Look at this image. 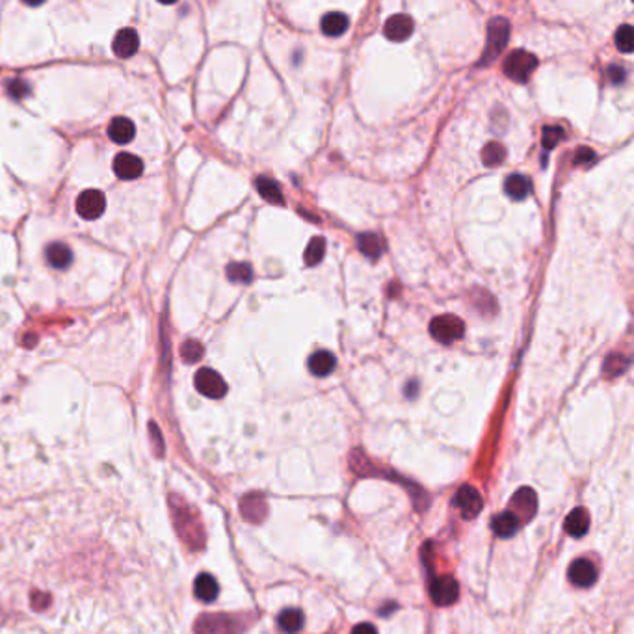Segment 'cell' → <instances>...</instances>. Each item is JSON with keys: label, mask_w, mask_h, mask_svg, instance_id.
Instances as JSON below:
<instances>
[{"label": "cell", "mask_w": 634, "mask_h": 634, "mask_svg": "<svg viewBox=\"0 0 634 634\" xmlns=\"http://www.w3.org/2000/svg\"><path fill=\"white\" fill-rule=\"evenodd\" d=\"M593 160H596V153H593L591 149H588V147H581V151H579V155H576L575 162L576 164H591Z\"/></svg>", "instance_id": "37"}, {"label": "cell", "mask_w": 634, "mask_h": 634, "mask_svg": "<svg viewBox=\"0 0 634 634\" xmlns=\"http://www.w3.org/2000/svg\"><path fill=\"white\" fill-rule=\"evenodd\" d=\"M107 208V198L99 190H84L77 198V213L84 220H97Z\"/></svg>", "instance_id": "8"}, {"label": "cell", "mask_w": 634, "mask_h": 634, "mask_svg": "<svg viewBox=\"0 0 634 634\" xmlns=\"http://www.w3.org/2000/svg\"><path fill=\"white\" fill-rule=\"evenodd\" d=\"M562 136H564V132H562L560 127H557V125L545 127V129H543V136H542L543 149H547V151L554 149V146H557L558 141L562 140Z\"/></svg>", "instance_id": "33"}, {"label": "cell", "mask_w": 634, "mask_h": 634, "mask_svg": "<svg viewBox=\"0 0 634 634\" xmlns=\"http://www.w3.org/2000/svg\"><path fill=\"white\" fill-rule=\"evenodd\" d=\"M606 75H608V78L614 84H621L625 80V69L621 65H610Z\"/></svg>", "instance_id": "36"}, {"label": "cell", "mask_w": 634, "mask_h": 634, "mask_svg": "<svg viewBox=\"0 0 634 634\" xmlns=\"http://www.w3.org/2000/svg\"><path fill=\"white\" fill-rule=\"evenodd\" d=\"M352 634H378V630H376V627H374V625L361 623V625H358V627H354Z\"/></svg>", "instance_id": "38"}, {"label": "cell", "mask_w": 634, "mask_h": 634, "mask_svg": "<svg viewBox=\"0 0 634 634\" xmlns=\"http://www.w3.org/2000/svg\"><path fill=\"white\" fill-rule=\"evenodd\" d=\"M348 17L340 11H330V14H326L320 21V28L324 32L326 36H330V38H337V36H343L346 30H348Z\"/></svg>", "instance_id": "19"}, {"label": "cell", "mask_w": 634, "mask_h": 634, "mask_svg": "<svg viewBox=\"0 0 634 634\" xmlns=\"http://www.w3.org/2000/svg\"><path fill=\"white\" fill-rule=\"evenodd\" d=\"M194 385L203 397L214 398V400H218V398H223L227 394V383L213 368H199L198 372H195Z\"/></svg>", "instance_id": "6"}, {"label": "cell", "mask_w": 634, "mask_h": 634, "mask_svg": "<svg viewBox=\"0 0 634 634\" xmlns=\"http://www.w3.org/2000/svg\"><path fill=\"white\" fill-rule=\"evenodd\" d=\"M28 90L30 87L25 80H14V82L10 84V95L15 99L25 97L26 93H28Z\"/></svg>", "instance_id": "35"}, {"label": "cell", "mask_w": 634, "mask_h": 634, "mask_svg": "<svg viewBox=\"0 0 634 634\" xmlns=\"http://www.w3.org/2000/svg\"><path fill=\"white\" fill-rule=\"evenodd\" d=\"M277 627L285 634H294L303 627V612L298 608H286L277 616Z\"/></svg>", "instance_id": "25"}, {"label": "cell", "mask_w": 634, "mask_h": 634, "mask_svg": "<svg viewBox=\"0 0 634 634\" xmlns=\"http://www.w3.org/2000/svg\"><path fill=\"white\" fill-rule=\"evenodd\" d=\"M194 593L199 601L203 603H213L220 593V586L213 575L201 573L194 582Z\"/></svg>", "instance_id": "18"}, {"label": "cell", "mask_w": 634, "mask_h": 634, "mask_svg": "<svg viewBox=\"0 0 634 634\" xmlns=\"http://www.w3.org/2000/svg\"><path fill=\"white\" fill-rule=\"evenodd\" d=\"M510 506L515 508V515H517L519 521H521V519H523V521H528V519L534 517V513H536L537 508L536 493H534L530 488H521L517 493L513 495Z\"/></svg>", "instance_id": "13"}, {"label": "cell", "mask_w": 634, "mask_h": 634, "mask_svg": "<svg viewBox=\"0 0 634 634\" xmlns=\"http://www.w3.org/2000/svg\"><path fill=\"white\" fill-rule=\"evenodd\" d=\"M181 358H183L184 363H198L199 359L203 358V346L198 340L188 339L181 346Z\"/></svg>", "instance_id": "30"}, {"label": "cell", "mask_w": 634, "mask_h": 634, "mask_svg": "<svg viewBox=\"0 0 634 634\" xmlns=\"http://www.w3.org/2000/svg\"><path fill=\"white\" fill-rule=\"evenodd\" d=\"M149 430L153 431V434H155V443H156V454H162V441H160V434H158V430H156V426L155 424H151L149 426Z\"/></svg>", "instance_id": "39"}, {"label": "cell", "mask_w": 634, "mask_h": 634, "mask_svg": "<svg viewBox=\"0 0 634 634\" xmlns=\"http://www.w3.org/2000/svg\"><path fill=\"white\" fill-rule=\"evenodd\" d=\"M431 337L441 344H451L454 340L461 339L465 333L463 320L454 315L436 316L430 324Z\"/></svg>", "instance_id": "5"}, {"label": "cell", "mask_w": 634, "mask_h": 634, "mask_svg": "<svg viewBox=\"0 0 634 634\" xmlns=\"http://www.w3.org/2000/svg\"><path fill=\"white\" fill-rule=\"evenodd\" d=\"M569 581L579 588H590L597 581V569L588 558H579L569 566Z\"/></svg>", "instance_id": "10"}, {"label": "cell", "mask_w": 634, "mask_h": 634, "mask_svg": "<svg viewBox=\"0 0 634 634\" xmlns=\"http://www.w3.org/2000/svg\"><path fill=\"white\" fill-rule=\"evenodd\" d=\"M519 521L517 515L513 512H504L499 513L497 517L491 521V528H493V532L500 537H512L513 534L519 530Z\"/></svg>", "instance_id": "23"}, {"label": "cell", "mask_w": 634, "mask_h": 634, "mask_svg": "<svg viewBox=\"0 0 634 634\" xmlns=\"http://www.w3.org/2000/svg\"><path fill=\"white\" fill-rule=\"evenodd\" d=\"M30 601H32V606H34L36 610H45L47 606H49L50 597L47 596V593H43V591L34 590L32 593H30Z\"/></svg>", "instance_id": "34"}, {"label": "cell", "mask_w": 634, "mask_h": 634, "mask_svg": "<svg viewBox=\"0 0 634 634\" xmlns=\"http://www.w3.org/2000/svg\"><path fill=\"white\" fill-rule=\"evenodd\" d=\"M170 510L175 530L184 542V545L192 549V551L203 549L207 536H205V528L198 510L192 508L179 495H170Z\"/></svg>", "instance_id": "1"}, {"label": "cell", "mask_w": 634, "mask_h": 634, "mask_svg": "<svg viewBox=\"0 0 634 634\" xmlns=\"http://www.w3.org/2000/svg\"><path fill=\"white\" fill-rule=\"evenodd\" d=\"M454 506H458L463 512L465 519H475L484 508V500H482V495L478 493L476 488L461 485L458 489V493L454 495Z\"/></svg>", "instance_id": "9"}, {"label": "cell", "mask_w": 634, "mask_h": 634, "mask_svg": "<svg viewBox=\"0 0 634 634\" xmlns=\"http://www.w3.org/2000/svg\"><path fill=\"white\" fill-rule=\"evenodd\" d=\"M536 68H537L536 56H534L532 53H528V50L519 49L510 53L508 58L504 60L503 71L510 80H513V82L525 84L528 78H530V75L536 71Z\"/></svg>", "instance_id": "4"}, {"label": "cell", "mask_w": 634, "mask_h": 634, "mask_svg": "<svg viewBox=\"0 0 634 634\" xmlns=\"http://www.w3.org/2000/svg\"><path fill=\"white\" fill-rule=\"evenodd\" d=\"M504 160H506V149L500 146L499 141H489V144H485V147L482 149V162L488 168H495V166L503 164Z\"/></svg>", "instance_id": "28"}, {"label": "cell", "mask_w": 634, "mask_h": 634, "mask_svg": "<svg viewBox=\"0 0 634 634\" xmlns=\"http://www.w3.org/2000/svg\"><path fill=\"white\" fill-rule=\"evenodd\" d=\"M240 510H242V515L247 521H253V523H259L262 517H264V512H267V506H264V499L261 495L252 493L244 497L242 504H240Z\"/></svg>", "instance_id": "24"}, {"label": "cell", "mask_w": 634, "mask_h": 634, "mask_svg": "<svg viewBox=\"0 0 634 634\" xmlns=\"http://www.w3.org/2000/svg\"><path fill=\"white\" fill-rule=\"evenodd\" d=\"M114 173L123 181L138 179L144 173V162L131 153H119L114 158Z\"/></svg>", "instance_id": "11"}, {"label": "cell", "mask_w": 634, "mask_h": 634, "mask_svg": "<svg viewBox=\"0 0 634 634\" xmlns=\"http://www.w3.org/2000/svg\"><path fill=\"white\" fill-rule=\"evenodd\" d=\"M324 253H326V238L322 237H315L311 238V242L307 244L305 247V264L307 267H316L322 259H324Z\"/></svg>", "instance_id": "27"}, {"label": "cell", "mask_w": 634, "mask_h": 634, "mask_svg": "<svg viewBox=\"0 0 634 634\" xmlns=\"http://www.w3.org/2000/svg\"><path fill=\"white\" fill-rule=\"evenodd\" d=\"M358 247L365 257L376 261L383 253V249H385V242H383V238L380 235H376V232H363L358 238Z\"/></svg>", "instance_id": "22"}, {"label": "cell", "mask_w": 634, "mask_h": 634, "mask_svg": "<svg viewBox=\"0 0 634 634\" xmlns=\"http://www.w3.org/2000/svg\"><path fill=\"white\" fill-rule=\"evenodd\" d=\"M45 259L56 270H65L73 262V252H71V247L68 244L53 242L45 249Z\"/></svg>", "instance_id": "15"}, {"label": "cell", "mask_w": 634, "mask_h": 634, "mask_svg": "<svg viewBox=\"0 0 634 634\" xmlns=\"http://www.w3.org/2000/svg\"><path fill=\"white\" fill-rule=\"evenodd\" d=\"M413 26L415 25H413V19L409 15H392L391 19L385 23L383 34H385L387 39H391V41H406L413 34Z\"/></svg>", "instance_id": "14"}, {"label": "cell", "mask_w": 634, "mask_h": 634, "mask_svg": "<svg viewBox=\"0 0 634 634\" xmlns=\"http://www.w3.org/2000/svg\"><path fill=\"white\" fill-rule=\"evenodd\" d=\"M227 277L232 283H242L247 285L253 279V270L247 262H231L227 267Z\"/></svg>", "instance_id": "29"}, {"label": "cell", "mask_w": 634, "mask_h": 634, "mask_svg": "<svg viewBox=\"0 0 634 634\" xmlns=\"http://www.w3.org/2000/svg\"><path fill=\"white\" fill-rule=\"evenodd\" d=\"M257 190H259L261 198L267 199L268 203H274V205L285 203L283 194H281L279 184L274 183L272 179H267V177H259V179H257Z\"/></svg>", "instance_id": "26"}, {"label": "cell", "mask_w": 634, "mask_h": 634, "mask_svg": "<svg viewBox=\"0 0 634 634\" xmlns=\"http://www.w3.org/2000/svg\"><path fill=\"white\" fill-rule=\"evenodd\" d=\"M335 365H337V359L331 354L330 350H318L309 358V370L313 376L316 378H324V376H330L333 372Z\"/></svg>", "instance_id": "17"}, {"label": "cell", "mask_w": 634, "mask_h": 634, "mask_svg": "<svg viewBox=\"0 0 634 634\" xmlns=\"http://www.w3.org/2000/svg\"><path fill=\"white\" fill-rule=\"evenodd\" d=\"M590 528V513L584 508H575L566 519V532L573 537L586 536Z\"/></svg>", "instance_id": "21"}, {"label": "cell", "mask_w": 634, "mask_h": 634, "mask_svg": "<svg viewBox=\"0 0 634 634\" xmlns=\"http://www.w3.org/2000/svg\"><path fill=\"white\" fill-rule=\"evenodd\" d=\"M629 367V359H625L623 355H618V354H612L608 359L605 361V374L608 378H614V376H620V374L625 372V368Z\"/></svg>", "instance_id": "31"}, {"label": "cell", "mask_w": 634, "mask_h": 634, "mask_svg": "<svg viewBox=\"0 0 634 634\" xmlns=\"http://www.w3.org/2000/svg\"><path fill=\"white\" fill-rule=\"evenodd\" d=\"M246 614H203L194 623L195 634H242L252 620Z\"/></svg>", "instance_id": "2"}, {"label": "cell", "mask_w": 634, "mask_h": 634, "mask_svg": "<svg viewBox=\"0 0 634 634\" xmlns=\"http://www.w3.org/2000/svg\"><path fill=\"white\" fill-rule=\"evenodd\" d=\"M530 190H532V184L521 173L510 175L504 183V192L508 194L510 199H515V201L527 199L530 195Z\"/></svg>", "instance_id": "20"}, {"label": "cell", "mask_w": 634, "mask_h": 634, "mask_svg": "<svg viewBox=\"0 0 634 634\" xmlns=\"http://www.w3.org/2000/svg\"><path fill=\"white\" fill-rule=\"evenodd\" d=\"M136 127L131 119L127 117H114L108 125V136H110L112 141H116L119 146H125V144H131L134 140Z\"/></svg>", "instance_id": "16"}, {"label": "cell", "mask_w": 634, "mask_h": 634, "mask_svg": "<svg viewBox=\"0 0 634 634\" xmlns=\"http://www.w3.org/2000/svg\"><path fill=\"white\" fill-rule=\"evenodd\" d=\"M430 597L437 606L454 605L460 597V584L451 575L437 576L430 584Z\"/></svg>", "instance_id": "7"}, {"label": "cell", "mask_w": 634, "mask_h": 634, "mask_svg": "<svg viewBox=\"0 0 634 634\" xmlns=\"http://www.w3.org/2000/svg\"><path fill=\"white\" fill-rule=\"evenodd\" d=\"M114 54L119 58H131L140 49V38L136 34L134 28H123L119 30L112 43Z\"/></svg>", "instance_id": "12"}, {"label": "cell", "mask_w": 634, "mask_h": 634, "mask_svg": "<svg viewBox=\"0 0 634 634\" xmlns=\"http://www.w3.org/2000/svg\"><path fill=\"white\" fill-rule=\"evenodd\" d=\"M510 38V23L508 19L504 17H497L489 23L488 26V45H485V50L480 58L478 65H489L493 63L495 60L499 58V54L503 53V49L506 47Z\"/></svg>", "instance_id": "3"}, {"label": "cell", "mask_w": 634, "mask_h": 634, "mask_svg": "<svg viewBox=\"0 0 634 634\" xmlns=\"http://www.w3.org/2000/svg\"><path fill=\"white\" fill-rule=\"evenodd\" d=\"M616 47L621 50V53H630L633 50V28L629 25H623L621 28H618L616 32Z\"/></svg>", "instance_id": "32"}]
</instances>
